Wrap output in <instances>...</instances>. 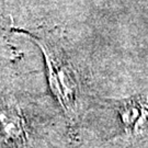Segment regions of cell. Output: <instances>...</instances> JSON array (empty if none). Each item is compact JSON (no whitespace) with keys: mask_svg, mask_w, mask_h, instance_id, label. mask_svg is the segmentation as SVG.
Returning <instances> with one entry per match:
<instances>
[{"mask_svg":"<svg viewBox=\"0 0 148 148\" xmlns=\"http://www.w3.org/2000/svg\"><path fill=\"white\" fill-rule=\"evenodd\" d=\"M47 65V78L51 91L69 117L78 111L79 87L76 74L64 54L45 40H37Z\"/></svg>","mask_w":148,"mask_h":148,"instance_id":"cell-1","label":"cell"},{"mask_svg":"<svg viewBox=\"0 0 148 148\" xmlns=\"http://www.w3.org/2000/svg\"><path fill=\"white\" fill-rule=\"evenodd\" d=\"M21 117L13 109L0 110V140L5 144H16L24 138Z\"/></svg>","mask_w":148,"mask_h":148,"instance_id":"cell-2","label":"cell"},{"mask_svg":"<svg viewBox=\"0 0 148 148\" xmlns=\"http://www.w3.org/2000/svg\"><path fill=\"white\" fill-rule=\"evenodd\" d=\"M122 121L124 122L127 128H132L137 131L139 128H144L146 125L148 116L147 106L144 103L131 101L126 102L121 109Z\"/></svg>","mask_w":148,"mask_h":148,"instance_id":"cell-3","label":"cell"}]
</instances>
